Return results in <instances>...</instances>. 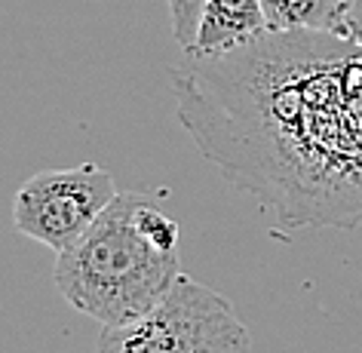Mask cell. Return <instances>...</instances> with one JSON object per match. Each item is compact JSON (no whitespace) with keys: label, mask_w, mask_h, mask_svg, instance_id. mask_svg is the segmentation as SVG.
Masks as SVG:
<instances>
[{"label":"cell","mask_w":362,"mask_h":353,"mask_svg":"<svg viewBox=\"0 0 362 353\" xmlns=\"http://www.w3.org/2000/svg\"><path fill=\"white\" fill-rule=\"evenodd\" d=\"M181 228L151 191L117 194L111 206L56 255L62 298L102 325L129 323L151 311L181 277Z\"/></svg>","instance_id":"1"},{"label":"cell","mask_w":362,"mask_h":353,"mask_svg":"<svg viewBox=\"0 0 362 353\" xmlns=\"http://www.w3.org/2000/svg\"><path fill=\"white\" fill-rule=\"evenodd\" d=\"M95 353H252V335L228 298L181 274L151 311L102 325Z\"/></svg>","instance_id":"2"},{"label":"cell","mask_w":362,"mask_h":353,"mask_svg":"<svg viewBox=\"0 0 362 353\" xmlns=\"http://www.w3.org/2000/svg\"><path fill=\"white\" fill-rule=\"evenodd\" d=\"M117 194L114 175L98 163L37 172L16 191L13 224L59 255L111 206Z\"/></svg>","instance_id":"3"},{"label":"cell","mask_w":362,"mask_h":353,"mask_svg":"<svg viewBox=\"0 0 362 353\" xmlns=\"http://www.w3.org/2000/svg\"><path fill=\"white\" fill-rule=\"evenodd\" d=\"M267 34L270 28L261 0H206L200 31L187 56L194 62H215L252 47Z\"/></svg>","instance_id":"4"},{"label":"cell","mask_w":362,"mask_h":353,"mask_svg":"<svg viewBox=\"0 0 362 353\" xmlns=\"http://www.w3.org/2000/svg\"><path fill=\"white\" fill-rule=\"evenodd\" d=\"M270 34H325L353 43V0H261Z\"/></svg>","instance_id":"5"},{"label":"cell","mask_w":362,"mask_h":353,"mask_svg":"<svg viewBox=\"0 0 362 353\" xmlns=\"http://www.w3.org/2000/svg\"><path fill=\"white\" fill-rule=\"evenodd\" d=\"M169 4V16H172V37L181 50H191L200 31V16L206 0H166Z\"/></svg>","instance_id":"6"},{"label":"cell","mask_w":362,"mask_h":353,"mask_svg":"<svg viewBox=\"0 0 362 353\" xmlns=\"http://www.w3.org/2000/svg\"><path fill=\"white\" fill-rule=\"evenodd\" d=\"M353 43H362V0H353Z\"/></svg>","instance_id":"7"}]
</instances>
